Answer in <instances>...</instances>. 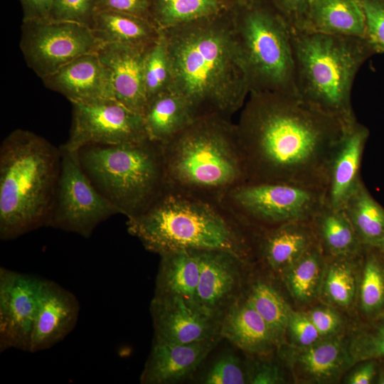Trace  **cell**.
I'll return each mask as SVG.
<instances>
[{"mask_svg": "<svg viewBox=\"0 0 384 384\" xmlns=\"http://www.w3.org/2000/svg\"><path fill=\"white\" fill-rule=\"evenodd\" d=\"M247 182L326 191L334 154L347 127L299 96L250 92L235 124Z\"/></svg>", "mask_w": 384, "mask_h": 384, "instance_id": "6da1fadb", "label": "cell"}, {"mask_svg": "<svg viewBox=\"0 0 384 384\" xmlns=\"http://www.w3.org/2000/svg\"><path fill=\"white\" fill-rule=\"evenodd\" d=\"M232 9L160 31L171 63V90L185 102L193 120L231 119L249 96Z\"/></svg>", "mask_w": 384, "mask_h": 384, "instance_id": "7a4b0ae2", "label": "cell"}, {"mask_svg": "<svg viewBox=\"0 0 384 384\" xmlns=\"http://www.w3.org/2000/svg\"><path fill=\"white\" fill-rule=\"evenodd\" d=\"M127 231L159 255L171 251L224 250L249 262L255 233L222 200L166 187L139 214L128 218Z\"/></svg>", "mask_w": 384, "mask_h": 384, "instance_id": "3957f363", "label": "cell"}, {"mask_svg": "<svg viewBox=\"0 0 384 384\" xmlns=\"http://www.w3.org/2000/svg\"><path fill=\"white\" fill-rule=\"evenodd\" d=\"M60 150L26 129L0 147V238L16 239L46 226L60 169Z\"/></svg>", "mask_w": 384, "mask_h": 384, "instance_id": "277c9868", "label": "cell"}, {"mask_svg": "<svg viewBox=\"0 0 384 384\" xmlns=\"http://www.w3.org/2000/svg\"><path fill=\"white\" fill-rule=\"evenodd\" d=\"M161 145L167 188L222 200L228 191L247 182L231 119H195Z\"/></svg>", "mask_w": 384, "mask_h": 384, "instance_id": "5b68a950", "label": "cell"}, {"mask_svg": "<svg viewBox=\"0 0 384 384\" xmlns=\"http://www.w3.org/2000/svg\"><path fill=\"white\" fill-rule=\"evenodd\" d=\"M297 95L347 127L357 119L353 84L363 63L376 54L366 38L292 31Z\"/></svg>", "mask_w": 384, "mask_h": 384, "instance_id": "8992f818", "label": "cell"}, {"mask_svg": "<svg viewBox=\"0 0 384 384\" xmlns=\"http://www.w3.org/2000/svg\"><path fill=\"white\" fill-rule=\"evenodd\" d=\"M78 153L95 187L127 218L146 209L166 187L161 145L150 139L89 145Z\"/></svg>", "mask_w": 384, "mask_h": 384, "instance_id": "52a82bcc", "label": "cell"}, {"mask_svg": "<svg viewBox=\"0 0 384 384\" xmlns=\"http://www.w3.org/2000/svg\"><path fill=\"white\" fill-rule=\"evenodd\" d=\"M232 16L250 92L297 95L292 30L282 13L271 0H252L234 6Z\"/></svg>", "mask_w": 384, "mask_h": 384, "instance_id": "ba28073f", "label": "cell"}, {"mask_svg": "<svg viewBox=\"0 0 384 384\" xmlns=\"http://www.w3.org/2000/svg\"><path fill=\"white\" fill-rule=\"evenodd\" d=\"M223 203L254 230L311 221L325 203V191L285 183L245 182L228 191Z\"/></svg>", "mask_w": 384, "mask_h": 384, "instance_id": "9c48e42d", "label": "cell"}, {"mask_svg": "<svg viewBox=\"0 0 384 384\" xmlns=\"http://www.w3.org/2000/svg\"><path fill=\"white\" fill-rule=\"evenodd\" d=\"M60 150V173L46 227L88 238L100 223L120 213L90 180L78 151L62 146Z\"/></svg>", "mask_w": 384, "mask_h": 384, "instance_id": "30bf717a", "label": "cell"}, {"mask_svg": "<svg viewBox=\"0 0 384 384\" xmlns=\"http://www.w3.org/2000/svg\"><path fill=\"white\" fill-rule=\"evenodd\" d=\"M19 45L28 66L42 79L82 55L96 53L102 43L87 26L46 18L23 21Z\"/></svg>", "mask_w": 384, "mask_h": 384, "instance_id": "8fae6325", "label": "cell"}, {"mask_svg": "<svg viewBox=\"0 0 384 384\" xmlns=\"http://www.w3.org/2000/svg\"><path fill=\"white\" fill-rule=\"evenodd\" d=\"M72 124L62 145L78 151L89 145H112L149 139L143 117L113 98L71 102Z\"/></svg>", "mask_w": 384, "mask_h": 384, "instance_id": "7c38bea8", "label": "cell"}, {"mask_svg": "<svg viewBox=\"0 0 384 384\" xmlns=\"http://www.w3.org/2000/svg\"><path fill=\"white\" fill-rule=\"evenodd\" d=\"M41 278L0 267V352H29Z\"/></svg>", "mask_w": 384, "mask_h": 384, "instance_id": "4fadbf2b", "label": "cell"}, {"mask_svg": "<svg viewBox=\"0 0 384 384\" xmlns=\"http://www.w3.org/2000/svg\"><path fill=\"white\" fill-rule=\"evenodd\" d=\"M201 271L195 305L203 313L221 320L242 294L243 272L248 261L224 250H198Z\"/></svg>", "mask_w": 384, "mask_h": 384, "instance_id": "5bb4252c", "label": "cell"}, {"mask_svg": "<svg viewBox=\"0 0 384 384\" xmlns=\"http://www.w3.org/2000/svg\"><path fill=\"white\" fill-rule=\"evenodd\" d=\"M154 341L188 343L222 338L220 319L179 296H154L150 304Z\"/></svg>", "mask_w": 384, "mask_h": 384, "instance_id": "9a60e30c", "label": "cell"}, {"mask_svg": "<svg viewBox=\"0 0 384 384\" xmlns=\"http://www.w3.org/2000/svg\"><path fill=\"white\" fill-rule=\"evenodd\" d=\"M294 380L302 383H334L354 366L347 338L343 334L322 338L305 348L281 346Z\"/></svg>", "mask_w": 384, "mask_h": 384, "instance_id": "2e32d148", "label": "cell"}, {"mask_svg": "<svg viewBox=\"0 0 384 384\" xmlns=\"http://www.w3.org/2000/svg\"><path fill=\"white\" fill-rule=\"evenodd\" d=\"M79 312L78 300L71 292L41 278L29 353L49 349L63 340L76 326Z\"/></svg>", "mask_w": 384, "mask_h": 384, "instance_id": "e0dca14e", "label": "cell"}, {"mask_svg": "<svg viewBox=\"0 0 384 384\" xmlns=\"http://www.w3.org/2000/svg\"><path fill=\"white\" fill-rule=\"evenodd\" d=\"M220 338L188 343L153 341L140 377L143 384H172L190 377Z\"/></svg>", "mask_w": 384, "mask_h": 384, "instance_id": "ac0fdd59", "label": "cell"}, {"mask_svg": "<svg viewBox=\"0 0 384 384\" xmlns=\"http://www.w3.org/2000/svg\"><path fill=\"white\" fill-rule=\"evenodd\" d=\"M45 86L70 102L113 98L111 75L96 53L82 55L42 78Z\"/></svg>", "mask_w": 384, "mask_h": 384, "instance_id": "d6986e66", "label": "cell"}, {"mask_svg": "<svg viewBox=\"0 0 384 384\" xmlns=\"http://www.w3.org/2000/svg\"><path fill=\"white\" fill-rule=\"evenodd\" d=\"M146 49L108 43L102 44L97 52L110 71L114 99L142 115L147 103L144 80Z\"/></svg>", "mask_w": 384, "mask_h": 384, "instance_id": "ffe728a7", "label": "cell"}, {"mask_svg": "<svg viewBox=\"0 0 384 384\" xmlns=\"http://www.w3.org/2000/svg\"><path fill=\"white\" fill-rule=\"evenodd\" d=\"M369 129L358 121L349 127L332 157L325 191V203L343 210L359 186L361 161Z\"/></svg>", "mask_w": 384, "mask_h": 384, "instance_id": "44dd1931", "label": "cell"}, {"mask_svg": "<svg viewBox=\"0 0 384 384\" xmlns=\"http://www.w3.org/2000/svg\"><path fill=\"white\" fill-rule=\"evenodd\" d=\"M317 242L311 221L255 230L254 252L270 270L280 275Z\"/></svg>", "mask_w": 384, "mask_h": 384, "instance_id": "7402d4cb", "label": "cell"}, {"mask_svg": "<svg viewBox=\"0 0 384 384\" xmlns=\"http://www.w3.org/2000/svg\"><path fill=\"white\" fill-rule=\"evenodd\" d=\"M220 336L257 357L269 356L277 348L267 323L243 294L222 316Z\"/></svg>", "mask_w": 384, "mask_h": 384, "instance_id": "603a6c76", "label": "cell"}, {"mask_svg": "<svg viewBox=\"0 0 384 384\" xmlns=\"http://www.w3.org/2000/svg\"><path fill=\"white\" fill-rule=\"evenodd\" d=\"M299 31L366 38L365 16L357 0H310Z\"/></svg>", "mask_w": 384, "mask_h": 384, "instance_id": "cb8c5ba5", "label": "cell"}, {"mask_svg": "<svg viewBox=\"0 0 384 384\" xmlns=\"http://www.w3.org/2000/svg\"><path fill=\"white\" fill-rule=\"evenodd\" d=\"M90 28L102 44L117 43L142 49L147 48L161 35L146 18L110 10H98Z\"/></svg>", "mask_w": 384, "mask_h": 384, "instance_id": "d4e9b609", "label": "cell"}, {"mask_svg": "<svg viewBox=\"0 0 384 384\" xmlns=\"http://www.w3.org/2000/svg\"><path fill=\"white\" fill-rule=\"evenodd\" d=\"M159 256L154 296H179L195 304L201 271L199 251L181 250Z\"/></svg>", "mask_w": 384, "mask_h": 384, "instance_id": "484cf974", "label": "cell"}, {"mask_svg": "<svg viewBox=\"0 0 384 384\" xmlns=\"http://www.w3.org/2000/svg\"><path fill=\"white\" fill-rule=\"evenodd\" d=\"M317 243L326 257L361 255L365 247L343 210L326 203L311 220Z\"/></svg>", "mask_w": 384, "mask_h": 384, "instance_id": "4316f807", "label": "cell"}, {"mask_svg": "<svg viewBox=\"0 0 384 384\" xmlns=\"http://www.w3.org/2000/svg\"><path fill=\"white\" fill-rule=\"evenodd\" d=\"M363 253L326 257L319 297L325 304L345 311L357 307Z\"/></svg>", "mask_w": 384, "mask_h": 384, "instance_id": "83f0119b", "label": "cell"}, {"mask_svg": "<svg viewBox=\"0 0 384 384\" xmlns=\"http://www.w3.org/2000/svg\"><path fill=\"white\" fill-rule=\"evenodd\" d=\"M142 117L149 139L159 144L166 142L193 121L185 102L172 90L148 100Z\"/></svg>", "mask_w": 384, "mask_h": 384, "instance_id": "f1b7e54d", "label": "cell"}, {"mask_svg": "<svg viewBox=\"0 0 384 384\" xmlns=\"http://www.w3.org/2000/svg\"><path fill=\"white\" fill-rule=\"evenodd\" d=\"M227 0H150V21L163 31L229 11Z\"/></svg>", "mask_w": 384, "mask_h": 384, "instance_id": "f546056e", "label": "cell"}, {"mask_svg": "<svg viewBox=\"0 0 384 384\" xmlns=\"http://www.w3.org/2000/svg\"><path fill=\"white\" fill-rule=\"evenodd\" d=\"M343 210L364 247L384 242V207L371 195L362 181Z\"/></svg>", "mask_w": 384, "mask_h": 384, "instance_id": "4dcf8cb0", "label": "cell"}, {"mask_svg": "<svg viewBox=\"0 0 384 384\" xmlns=\"http://www.w3.org/2000/svg\"><path fill=\"white\" fill-rule=\"evenodd\" d=\"M326 257L316 242L281 277L294 300L306 305L320 297Z\"/></svg>", "mask_w": 384, "mask_h": 384, "instance_id": "1f68e13d", "label": "cell"}, {"mask_svg": "<svg viewBox=\"0 0 384 384\" xmlns=\"http://www.w3.org/2000/svg\"><path fill=\"white\" fill-rule=\"evenodd\" d=\"M267 323L277 348L286 343V329L292 311L282 295L269 280H252L243 294Z\"/></svg>", "mask_w": 384, "mask_h": 384, "instance_id": "d6a6232c", "label": "cell"}, {"mask_svg": "<svg viewBox=\"0 0 384 384\" xmlns=\"http://www.w3.org/2000/svg\"><path fill=\"white\" fill-rule=\"evenodd\" d=\"M356 308L362 321L384 314V256L376 247L363 253Z\"/></svg>", "mask_w": 384, "mask_h": 384, "instance_id": "836d02e7", "label": "cell"}, {"mask_svg": "<svg viewBox=\"0 0 384 384\" xmlns=\"http://www.w3.org/2000/svg\"><path fill=\"white\" fill-rule=\"evenodd\" d=\"M144 80L147 101L171 90L172 73L165 41L160 37L144 52Z\"/></svg>", "mask_w": 384, "mask_h": 384, "instance_id": "e575fe53", "label": "cell"}, {"mask_svg": "<svg viewBox=\"0 0 384 384\" xmlns=\"http://www.w3.org/2000/svg\"><path fill=\"white\" fill-rule=\"evenodd\" d=\"M354 365L368 359L384 358V314L356 324L347 337Z\"/></svg>", "mask_w": 384, "mask_h": 384, "instance_id": "d590c367", "label": "cell"}, {"mask_svg": "<svg viewBox=\"0 0 384 384\" xmlns=\"http://www.w3.org/2000/svg\"><path fill=\"white\" fill-rule=\"evenodd\" d=\"M205 384L249 383L247 364L233 353L220 356L201 379Z\"/></svg>", "mask_w": 384, "mask_h": 384, "instance_id": "8d00e7d4", "label": "cell"}, {"mask_svg": "<svg viewBox=\"0 0 384 384\" xmlns=\"http://www.w3.org/2000/svg\"><path fill=\"white\" fill-rule=\"evenodd\" d=\"M99 0H55L49 19L79 23L91 27Z\"/></svg>", "mask_w": 384, "mask_h": 384, "instance_id": "74e56055", "label": "cell"}, {"mask_svg": "<svg viewBox=\"0 0 384 384\" xmlns=\"http://www.w3.org/2000/svg\"><path fill=\"white\" fill-rule=\"evenodd\" d=\"M364 14L366 38L375 53H384V0H357Z\"/></svg>", "mask_w": 384, "mask_h": 384, "instance_id": "f35d334b", "label": "cell"}, {"mask_svg": "<svg viewBox=\"0 0 384 384\" xmlns=\"http://www.w3.org/2000/svg\"><path fill=\"white\" fill-rule=\"evenodd\" d=\"M321 338L306 311L292 309L286 329V340L288 341L287 345L292 348H305Z\"/></svg>", "mask_w": 384, "mask_h": 384, "instance_id": "ab89813d", "label": "cell"}, {"mask_svg": "<svg viewBox=\"0 0 384 384\" xmlns=\"http://www.w3.org/2000/svg\"><path fill=\"white\" fill-rule=\"evenodd\" d=\"M306 313L321 338L343 334L345 323L338 309L325 304L314 306Z\"/></svg>", "mask_w": 384, "mask_h": 384, "instance_id": "60d3db41", "label": "cell"}, {"mask_svg": "<svg viewBox=\"0 0 384 384\" xmlns=\"http://www.w3.org/2000/svg\"><path fill=\"white\" fill-rule=\"evenodd\" d=\"M267 357H258L247 365L249 383L252 384H280L286 381L280 366Z\"/></svg>", "mask_w": 384, "mask_h": 384, "instance_id": "b9f144b4", "label": "cell"}, {"mask_svg": "<svg viewBox=\"0 0 384 384\" xmlns=\"http://www.w3.org/2000/svg\"><path fill=\"white\" fill-rule=\"evenodd\" d=\"M287 19L292 32L299 31L310 0H271Z\"/></svg>", "mask_w": 384, "mask_h": 384, "instance_id": "7bdbcfd3", "label": "cell"}, {"mask_svg": "<svg viewBox=\"0 0 384 384\" xmlns=\"http://www.w3.org/2000/svg\"><path fill=\"white\" fill-rule=\"evenodd\" d=\"M150 0H99L98 10L124 12L150 21Z\"/></svg>", "mask_w": 384, "mask_h": 384, "instance_id": "ee69618b", "label": "cell"}, {"mask_svg": "<svg viewBox=\"0 0 384 384\" xmlns=\"http://www.w3.org/2000/svg\"><path fill=\"white\" fill-rule=\"evenodd\" d=\"M345 378L348 384H370L375 383L378 371V360L368 359L360 361Z\"/></svg>", "mask_w": 384, "mask_h": 384, "instance_id": "f6af8a7d", "label": "cell"}, {"mask_svg": "<svg viewBox=\"0 0 384 384\" xmlns=\"http://www.w3.org/2000/svg\"><path fill=\"white\" fill-rule=\"evenodd\" d=\"M23 21L49 18L55 0H18Z\"/></svg>", "mask_w": 384, "mask_h": 384, "instance_id": "bcb514c9", "label": "cell"}, {"mask_svg": "<svg viewBox=\"0 0 384 384\" xmlns=\"http://www.w3.org/2000/svg\"><path fill=\"white\" fill-rule=\"evenodd\" d=\"M375 383L384 384V358L378 359V371Z\"/></svg>", "mask_w": 384, "mask_h": 384, "instance_id": "7dc6e473", "label": "cell"}, {"mask_svg": "<svg viewBox=\"0 0 384 384\" xmlns=\"http://www.w3.org/2000/svg\"><path fill=\"white\" fill-rule=\"evenodd\" d=\"M234 6L247 4L252 0H227Z\"/></svg>", "mask_w": 384, "mask_h": 384, "instance_id": "c3c4849f", "label": "cell"}, {"mask_svg": "<svg viewBox=\"0 0 384 384\" xmlns=\"http://www.w3.org/2000/svg\"><path fill=\"white\" fill-rule=\"evenodd\" d=\"M384 256V242L380 245L379 247H376Z\"/></svg>", "mask_w": 384, "mask_h": 384, "instance_id": "681fc988", "label": "cell"}]
</instances>
